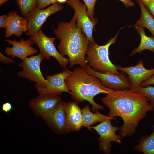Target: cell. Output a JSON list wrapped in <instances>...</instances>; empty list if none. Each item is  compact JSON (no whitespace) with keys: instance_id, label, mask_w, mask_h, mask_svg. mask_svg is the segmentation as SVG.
Masks as SVG:
<instances>
[{"instance_id":"obj_13","label":"cell","mask_w":154,"mask_h":154,"mask_svg":"<svg viewBox=\"0 0 154 154\" xmlns=\"http://www.w3.org/2000/svg\"><path fill=\"white\" fill-rule=\"evenodd\" d=\"M116 66L118 70L128 75L130 83L129 90L133 92L140 86L142 82L154 75V68L147 69L145 68L142 60H140L134 66L124 67Z\"/></svg>"},{"instance_id":"obj_21","label":"cell","mask_w":154,"mask_h":154,"mask_svg":"<svg viewBox=\"0 0 154 154\" xmlns=\"http://www.w3.org/2000/svg\"><path fill=\"white\" fill-rule=\"evenodd\" d=\"M152 126L153 128L152 133L149 135L141 137L139 144L134 147L136 151L141 152L144 154H154V125Z\"/></svg>"},{"instance_id":"obj_32","label":"cell","mask_w":154,"mask_h":154,"mask_svg":"<svg viewBox=\"0 0 154 154\" xmlns=\"http://www.w3.org/2000/svg\"><path fill=\"white\" fill-rule=\"evenodd\" d=\"M142 1H149L151 0H141Z\"/></svg>"},{"instance_id":"obj_15","label":"cell","mask_w":154,"mask_h":154,"mask_svg":"<svg viewBox=\"0 0 154 154\" xmlns=\"http://www.w3.org/2000/svg\"><path fill=\"white\" fill-rule=\"evenodd\" d=\"M5 41L12 46L6 48L5 52L6 54L13 57L18 58L22 61L25 60L28 56L35 54L38 52L37 49L33 47L34 44L29 39L24 40L21 39L19 41H17L15 40H12L8 39Z\"/></svg>"},{"instance_id":"obj_1","label":"cell","mask_w":154,"mask_h":154,"mask_svg":"<svg viewBox=\"0 0 154 154\" xmlns=\"http://www.w3.org/2000/svg\"><path fill=\"white\" fill-rule=\"evenodd\" d=\"M101 98L109 110L108 116H119L123 123L119 127V135L123 139L133 134L140 121L154 108L143 95L129 89L113 91Z\"/></svg>"},{"instance_id":"obj_4","label":"cell","mask_w":154,"mask_h":154,"mask_svg":"<svg viewBox=\"0 0 154 154\" xmlns=\"http://www.w3.org/2000/svg\"><path fill=\"white\" fill-rule=\"evenodd\" d=\"M120 30L105 45H99L95 42H90L86 53L87 56L85 59L88 66L93 70L102 73H119L116 66L110 59L109 49L111 44L116 42Z\"/></svg>"},{"instance_id":"obj_3","label":"cell","mask_w":154,"mask_h":154,"mask_svg":"<svg viewBox=\"0 0 154 154\" xmlns=\"http://www.w3.org/2000/svg\"><path fill=\"white\" fill-rule=\"evenodd\" d=\"M65 82L74 101L77 104L84 100L88 101L93 112L104 109L103 106L95 102L94 98L98 94H107L114 91L104 86L99 78L89 74L81 67L76 68Z\"/></svg>"},{"instance_id":"obj_8","label":"cell","mask_w":154,"mask_h":154,"mask_svg":"<svg viewBox=\"0 0 154 154\" xmlns=\"http://www.w3.org/2000/svg\"><path fill=\"white\" fill-rule=\"evenodd\" d=\"M68 5L75 11L76 17V25L82 30L86 35L89 42L94 43L93 31L94 27L97 24L98 19L92 20L87 13V7L80 0H68Z\"/></svg>"},{"instance_id":"obj_5","label":"cell","mask_w":154,"mask_h":154,"mask_svg":"<svg viewBox=\"0 0 154 154\" xmlns=\"http://www.w3.org/2000/svg\"><path fill=\"white\" fill-rule=\"evenodd\" d=\"M56 38L47 36L40 29L37 33L30 36L29 39L34 44L37 45L40 52L44 58L49 60L51 57L54 58L60 66L66 68L69 59L63 56L56 48L54 44Z\"/></svg>"},{"instance_id":"obj_14","label":"cell","mask_w":154,"mask_h":154,"mask_svg":"<svg viewBox=\"0 0 154 154\" xmlns=\"http://www.w3.org/2000/svg\"><path fill=\"white\" fill-rule=\"evenodd\" d=\"M42 118L46 125L57 134H66L70 131L67 124L66 111L62 106V101L56 108Z\"/></svg>"},{"instance_id":"obj_31","label":"cell","mask_w":154,"mask_h":154,"mask_svg":"<svg viewBox=\"0 0 154 154\" xmlns=\"http://www.w3.org/2000/svg\"><path fill=\"white\" fill-rule=\"evenodd\" d=\"M121 1L126 7H133L135 6L134 2L131 0H119Z\"/></svg>"},{"instance_id":"obj_19","label":"cell","mask_w":154,"mask_h":154,"mask_svg":"<svg viewBox=\"0 0 154 154\" xmlns=\"http://www.w3.org/2000/svg\"><path fill=\"white\" fill-rule=\"evenodd\" d=\"M135 28L140 34L141 40L138 47L132 51L130 56H132L135 54L140 53L145 50H148L154 52V38L147 36L145 34L144 27L135 25Z\"/></svg>"},{"instance_id":"obj_27","label":"cell","mask_w":154,"mask_h":154,"mask_svg":"<svg viewBox=\"0 0 154 154\" xmlns=\"http://www.w3.org/2000/svg\"><path fill=\"white\" fill-rule=\"evenodd\" d=\"M9 20L8 14L0 16V27L6 28Z\"/></svg>"},{"instance_id":"obj_17","label":"cell","mask_w":154,"mask_h":154,"mask_svg":"<svg viewBox=\"0 0 154 154\" xmlns=\"http://www.w3.org/2000/svg\"><path fill=\"white\" fill-rule=\"evenodd\" d=\"M66 112L67 121L70 131H78L82 127V116L81 110L78 104L74 101H62Z\"/></svg>"},{"instance_id":"obj_2","label":"cell","mask_w":154,"mask_h":154,"mask_svg":"<svg viewBox=\"0 0 154 154\" xmlns=\"http://www.w3.org/2000/svg\"><path fill=\"white\" fill-rule=\"evenodd\" d=\"M74 15L69 22H59L56 29L53 28L56 37L60 40L58 48L64 57L67 56L71 68L78 65L85 70L88 66L85 54L89 41L82 29L77 27Z\"/></svg>"},{"instance_id":"obj_12","label":"cell","mask_w":154,"mask_h":154,"mask_svg":"<svg viewBox=\"0 0 154 154\" xmlns=\"http://www.w3.org/2000/svg\"><path fill=\"white\" fill-rule=\"evenodd\" d=\"M61 101L58 95L39 94L37 96L30 100L29 106L36 116L42 117L56 108Z\"/></svg>"},{"instance_id":"obj_11","label":"cell","mask_w":154,"mask_h":154,"mask_svg":"<svg viewBox=\"0 0 154 154\" xmlns=\"http://www.w3.org/2000/svg\"><path fill=\"white\" fill-rule=\"evenodd\" d=\"M72 73V71L65 68L59 73L46 76L47 82L44 88H40L36 84L35 88L39 94H51L59 95L65 92L70 94V92L67 87L65 80Z\"/></svg>"},{"instance_id":"obj_9","label":"cell","mask_w":154,"mask_h":154,"mask_svg":"<svg viewBox=\"0 0 154 154\" xmlns=\"http://www.w3.org/2000/svg\"><path fill=\"white\" fill-rule=\"evenodd\" d=\"M63 7L56 3L48 8L40 9L37 7L34 9L26 18L28 20V31L26 34L30 36L41 29L43 23L51 15L62 10Z\"/></svg>"},{"instance_id":"obj_16","label":"cell","mask_w":154,"mask_h":154,"mask_svg":"<svg viewBox=\"0 0 154 154\" xmlns=\"http://www.w3.org/2000/svg\"><path fill=\"white\" fill-rule=\"evenodd\" d=\"M8 23L5 32V37L8 38L14 35L17 38L28 31L27 18L19 16L16 11H11L8 14Z\"/></svg>"},{"instance_id":"obj_24","label":"cell","mask_w":154,"mask_h":154,"mask_svg":"<svg viewBox=\"0 0 154 154\" xmlns=\"http://www.w3.org/2000/svg\"><path fill=\"white\" fill-rule=\"evenodd\" d=\"M68 0H37V7L40 9L46 8L51 4L56 3H63Z\"/></svg>"},{"instance_id":"obj_26","label":"cell","mask_w":154,"mask_h":154,"mask_svg":"<svg viewBox=\"0 0 154 154\" xmlns=\"http://www.w3.org/2000/svg\"><path fill=\"white\" fill-rule=\"evenodd\" d=\"M141 1L154 18V0L149 1Z\"/></svg>"},{"instance_id":"obj_22","label":"cell","mask_w":154,"mask_h":154,"mask_svg":"<svg viewBox=\"0 0 154 154\" xmlns=\"http://www.w3.org/2000/svg\"><path fill=\"white\" fill-rule=\"evenodd\" d=\"M21 14L27 18L31 12L37 7V0H16Z\"/></svg>"},{"instance_id":"obj_20","label":"cell","mask_w":154,"mask_h":154,"mask_svg":"<svg viewBox=\"0 0 154 154\" xmlns=\"http://www.w3.org/2000/svg\"><path fill=\"white\" fill-rule=\"evenodd\" d=\"M139 4L141 11L140 17L135 25L145 27L151 33L154 38V18L149 12L141 0H136Z\"/></svg>"},{"instance_id":"obj_25","label":"cell","mask_w":154,"mask_h":154,"mask_svg":"<svg viewBox=\"0 0 154 154\" xmlns=\"http://www.w3.org/2000/svg\"><path fill=\"white\" fill-rule=\"evenodd\" d=\"M87 7V13L92 20L96 18H94V10L96 1L97 0H83Z\"/></svg>"},{"instance_id":"obj_23","label":"cell","mask_w":154,"mask_h":154,"mask_svg":"<svg viewBox=\"0 0 154 154\" xmlns=\"http://www.w3.org/2000/svg\"><path fill=\"white\" fill-rule=\"evenodd\" d=\"M134 92L145 96L154 108V87L150 85L145 87L140 86Z\"/></svg>"},{"instance_id":"obj_29","label":"cell","mask_w":154,"mask_h":154,"mask_svg":"<svg viewBox=\"0 0 154 154\" xmlns=\"http://www.w3.org/2000/svg\"><path fill=\"white\" fill-rule=\"evenodd\" d=\"M12 108V104L9 102L4 103L2 106V109L3 111L7 113L11 112Z\"/></svg>"},{"instance_id":"obj_7","label":"cell","mask_w":154,"mask_h":154,"mask_svg":"<svg viewBox=\"0 0 154 154\" xmlns=\"http://www.w3.org/2000/svg\"><path fill=\"white\" fill-rule=\"evenodd\" d=\"M111 120L107 119L95 126L91 127V128L95 130L100 136L98 138L100 150L106 154L111 153L112 147L111 142H114L119 145L122 143L120 136L116 133L120 128L113 126L111 123Z\"/></svg>"},{"instance_id":"obj_30","label":"cell","mask_w":154,"mask_h":154,"mask_svg":"<svg viewBox=\"0 0 154 154\" xmlns=\"http://www.w3.org/2000/svg\"><path fill=\"white\" fill-rule=\"evenodd\" d=\"M151 85H154V75L149 79L142 82L140 84V86L145 87Z\"/></svg>"},{"instance_id":"obj_6","label":"cell","mask_w":154,"mask_h":154,"mask_svg":"<svg viewBox=\"0 0 154 154\" xmlns=\"http://www.w3.org/2000/svg\"><path fill=\"white\" fill-rule=\"evenodd\" d=\"M44 59L43 57L39 53L37 55L27 58L19 64L23 70L17 73V76L34 82L40 88H44L47 80L44 78L40 67L41 63Z\"/></svg>"},{"instance_id":"obj_28","label":"cell","mask_w":154,"mask_h":154,"mask_svg":"<svg viewBox=\"0 0 154 154\" xmlns=\"http://www.w3.org/2000/svg\"><path fill=\"white\" fill-rule=\"evenodd\" d=\"M0 61L4 64H17L13 59L5 56L1 52H0Z\"/></svg>"},{"instance_id":"obj_18","label":"cell","mask_w":154,"mask_h":154,"mask_svg":"<svg viewBox=\"0 0 154 154\" xmlns=\"http://www.w3.org/2000/svg\"><path fill=\"white\" fill-rule=\"evenodd\" d=\"M82 113V127H86L91 131V127L97 122L101 123L108 119L116 120L117 118H113L103 115L100 113L98 110L94 113H92L90 109L89 106L86 105L81 109Z\"/></svg>"},{"instance_id":"obj_10","label":"cell","mask_w":154,"mask_h":154,"mask_svg":"<svg viewBox=\"0 0 154 154\" xmlns=\"http://www.w3.org/2000/svg\"><path fill=\"white\" fill-rule=\"evenodd\" d=\"M85 70L89 74L99 78L102 84L107 88L118 91L129 89L130 87L129 78L123 73H102L95 71L88 65Z\"/></svg>"}]
</instances>
